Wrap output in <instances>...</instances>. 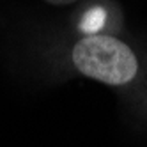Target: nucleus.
<instances>
[{
    "label": "nucleus",
    "instance_id": "f257e3e1",
    "mask_svg": "<svg viewBox=\"0 0 147 147\" xmlns=\"http://www.w3.org/2000/svg\"><path fill=\"white\" fill-rule=\"evenodd\" d=\"M75 66L90 78L121 85L136 75V59L121 41L108 36H89L73 50Z\"/></svg>",
    "mask_w": 147,
    "mask_h": 147
},
{
    "label": "nucleus",
    "instance_id": "f03ea898",
    "mask_svg": "<svg viewBox=\"0 0 147 147\" xmlns=\"http://www.w3.org/2000/svg\"><path fill=\"white\" fill-rule=\"evenodd\" d=\"M105 20H107L105 9L103 7H92L90 11L85 13V16H83L82 23H80V28L89 36L98 34V30H101L103 25H105Z\"/></svg>",
    "mask_w": 147,
    "mask_h": 147
}]
</instances>
